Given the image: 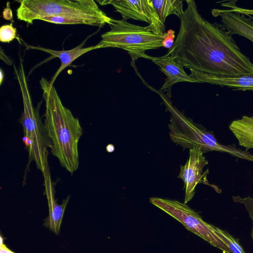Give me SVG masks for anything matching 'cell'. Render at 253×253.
Returning a JSON list of instances; mask_svg holds the SVG:
<instances>
[{
    "mask_svg": "<svg viewBox=\"0 0 253 253\" xmlns=\"http://www.w3.org/2000/svg\"><path fill=\"white\" fill-rule=\"evenodd\" d=\"M186 2L179 30L167 54L190 70L218 76H253V63L222 24L203 18L194 0Z\"/></svg>",
    "mask_w": 253,
    "mask_h": 253,
    "instance_id": "obj_1",
    "label": "cell"
},
{
    "mask_svg": "<svg viewBox=\"0 0 253 253\" xmlns=\"http://www.w3.org/2000/svg\"><path fill=\"white\" fill-rule=\"evenodd\" d=\"M40 84L45 106L43 124L51 141V152L72 174L79 166L78 143L83 129L78 118L62 104L53 84L44 78Z\"/></svg>",
    "mask_w": 253,
    "mask_h": 253,
    "instance_id": "obj_2",
    "label": "cell"
},
{
    "mask_svg": "<svg viewBox=\"0 0 253 253\" xmlns=\"http://www.w3.org/2000/svg\"><path fill=\"white\" fill-rule=\"evenodd\" d=\"M14 69L23 103L24 109L20 123L23 127L24 136L31 142V146L28 150L29 164L30 162L34 161L38 169L43 174L49 171L47 160L48 149H51L52 143L40 116L42 102L38 103L36 108L34 107L21 57L19 67L17 69L14 66Z\"/></svg>",
    "mask_w": 253,
    "mask_h": 253,
    "instance_id": "obj_3",
    "label": "cell"
},
{
    "mask_svg": "<svg viewBox=\"0 0 253 253\" xmlns=\"http://www.w3.org/2000/svg\"><path fill=\"white\" fill-rule=\"evenodd\" d=\"M111 30L101 35L102 40L97 44L100 48L115 47L128 52L132 62L139 58L151 59L147 50L163 47L166 36L158 35L142 27L128 23L126 20H115L109 25Z\"/></svg>",
    "mask_w": 253,
    "mask_h": 253,
    "instance_id": "obj_4",
    "label": "cell"
},
{
    "mask_svg": "<svg viewBox=\"0 0 253 253\" xmlns=\"http://www.w3.org/2000/svg\"><path fill=\"white\" fill-rule=\"evenodd\" d=\"M20 2L17 18L28 24L54 16L109 17L93 0H23Z\"/></svg>",
    "mask_w": 253,
    "mask_h": 253,
    "instance_id": "obj_5",
    "label": "cell"
},
{
    "mask_svg": "<svg viewBox=\"0 0 253 253\" xmlns=\"http://www.w3.org/2000/svg\"><path fill=\"white\" fill-rule=\"evenodd\" d=\"M145 84L160 95L167 110L170 114V124L168 126L170 130V139L174 143L181 146L184 149L188 148L189 150L199 147L203 153L213 150H223L211 132L186 117L172 105L170 98L163 91L156 90L146 83Z\"/></svg>",
    "mask_w": 253,
    "mask_h": 253,
    "instance_id": "obj_6",
    "label": "cell"
},
{
    "mask_svg": "<svg viewBox=\"0 0 253 253\" xmlns=\"http://www.w3.org/2000/svg\"><path fill=\"white\" fill-rule=\"evenodd\" d=\"M150 202L181 223L185 227L221 250L224 253H231L215 231V226L204 221L199 214L185 203L176 200L150 198Z\"/></svg>",
    "mask_w": 253,
    "mask_h": 253,
    "instance_id": "obj_7",
    "label": "cell"
},
{
    "mask_svg": "<svg viewBox=\"0 0 253 253\" xmlns=\"http://www.w3.org/2000/svg\"><path fill=\"white\" fill-rule=\"evenodd\" d=\"M101 5L110 4L120 13L122 18L132 19L149 23L147 29L158 35H164L165 25L160 20L151 0H97Z\"/></svg>",
    "mask_w": 253,
    "mask_h": 253,
    "instance_id": "obj_8",
    "label": "cell"
},
{
    "mask_svg": "<svg viewBox=\"0 0 253 253\" xmlns=\"http://www.w3.org/2000/svg\"><path fill=\"white\" fill-rule=\"evenodd\" d=\"M236 2H221V5L230 9H213L211 14L214 17H220L222 25L231 36H241L253 42V17L249 10L238 7Z\"/></svg>",
    "mask_w": 253,
    "mask_h": 253,
    "instance_id": "obj_9",
    "label": "cell"
},
{
    "mask_svg": "<svg viewBox=\"0 0 253 253\" xmlns=\"http://www.w3.org/2000/svg\"><path fill=\"white\" fill-rule=\"evenodd\" d=\"M208 163L200 147L189 150V157L184 166H180L178 176L184 182L183 189L185 192L184 203L186 204L193 198L198 184L209 185L207 179L208 169L203 173V169Z\"/></svg>",
    "mask_w": 253,
    "mask_h": 253,
    "instance_id": "obj_10",
    "label": "cell"
},
{
    "mask_svg": "<svg viewBox=\"0 0 253 253\" xmlns=\"http://www.w3.org/2000/svg\"><path fill=\"white\" fill-rule=\"evenodd\" d=\"M151 60L160 67L161 71L167 77L160 90L166 92L169 98L171 97V90L174 84L182 82L197 83L185 73L183 66L177 63L170 55L167 54L159 57L152 56Z\"/></svg>",
    "mask_w": 253,
    "mask_h": 253,
    "instance_id": "obj_11",
    "label": "cell"
},
{
    "mask_svg": "<svg viewBox=\"0 0 253 253\" xmlns=\"http://www.w3.org/2000/svg\"><path fill=\"white\" fill-rule=\"evenodd\" d=\"M43 176L44 186V194L46 196L49 207V215L45 219L44 225L49 228L56 234H58L70 196L64 199L61 205L58 204L54 197L55 183L52 181L49 171L43 174Z\"/></svg>",
    "mask_w": 253,
    "mask_h": 253,
    "instance_id": "obj_12",
    "label": "cell"
},
{
    "mask_svg": "<svg viewBox=\"0 0 253 253\" xmlns=\"http://www.w3.org/2000/svg\"><path fill=\"white\" fill-rule=\"evenodd\" d=\"M189 76L197 83H209L234 88V90L253 91V76H218L190 70Z\"/></svg>",
    "mask_w": 253,
    "mask_h": 253,
    "instance_id": "obj_13",
    "label": "cell"
},
{
    "mask_svg": "<svg viewBox=\"0 0 253 253\" xmlns=\"http://www.w3.org/2000/svg\"><path fill=\"white\" fill-rule=\"evenodd\" d=\"M84 42L82 43L77 47L68 50H55L53 49H47L41 46H33L26 44L27 49H38L43 51L51 55L53 57H58L61 61V66L55 73L51 80L50 82L52 84H53L58 75L67 67L70 66L72 63L78 57L84 54L91 50L100 48L97 44L87 47H83Z\"/></svg>",
    "mask_w": 253,
    "mask_h": 253,
    "instance_id": "obj_14",
    "label": "cell"
},
{
    "mask_svg": "<svg viewBox=\"0 0 253 253\" xmlns=\"http://www.w3.org/2000/svg\"><path fill=\"white\" fill-rule=\"evenodd\" d=\"M229 128L240 145L246 150L253 148V117L244 116L240 119L233 121Z\"/></svg>",
    "mask_w": 253,
    "mask_h": 253,
    "instance_id": "obj_15",
    "label": "cell"
},
{
    "mask_svg": "<svg viewBox=\"0 0 253 253\" xmlns=\"http://www.w3.org/2000/svg\"><path fill=\"white\" fill-rule=\"evenodd\" d=\"M152 1L160 20L164 24L168 16L174 14L180 19L184 13L183 0H155Z\"/></svg>",
    "mask_w": 253,
    "mask_h": 253,
    "instance_id": "obj_16",
    "label": "cell"
},
{
    "mask_svg": "<svg viewBox=\"0 0 253 253\" xmlns=\"http://www.w3.org/2000/svg\"><path fill=\"white\" fill-rule=\"evenodd\" d=\"M216 233L227 245L231 253H246L238 240L229 234L226 231L215 227Z\"/></svg>",
    "mask_w": 253,
    "mask_h": 253,
    "instance_id": "obj_17",
    "label": "cell"
},
{
    "mask_svg": "<svg viewBox=\"0 0 253 253\" xmlns=\"http://www.w3.org/2000/svg\"><path fill=\"white\" fill-rule=\"evenodd\" d=\"M16 29L12 23L4 25L0 28V41L3 42H9L16 38Z\"/></svg>",
    "mask_w": 253,
    "mask_h": 253,
    "instance_id": "obj_18",
    "label": "cell"
},
{
    "mask_svg": "<svg viewBox=\"0 0 253 253\" xmlns=\"http://www.w3.org/2000/svg\"><path fill=\"white\" fill-rule=\"evenodd\" d=\"M233 200L235 202H240L245 205L249 215L253 221V229L252 231V237L253 240V198L248 197L241 199L240 197H233Z\"/></svg>",
    "mask_w": 253,
    "mask_h": 253,
    "instance_id": "obj_19",
    "label": "cell"
},
{
    "mask_svg": "<svg viewBox=\"0 0 253 253\" xmlns=\"http://www.w3.org/2000/svg\"><path fill=\"white\" fill-rule=\"evenodd\" d=\"M174 31L172 30H169L166 32V36L163 42V46L170 49L173 45L174 42Z\"/></svg>",
    "mask_w": 253,
    "mask_h": 253,
    "instance_id": "obj_20",
    "label": "cell"
},
{
    "mask_svg": "<svg viewBox=\"0 0 253 253\" xmlns=\"http://www.w3.org/2000/svg\"><path fill=\"white\" fill-rule=\"evenodd\" d=\"M6 7L2 12L3 18L7 20H11L13 18L12 11L10 7V2H7Z\"/></svg>",
    "mask_w": 253,
    "mask_h": 253,
    "instance_id": "obj_21",
    "label": "cell"
},
{
    "mask_svg": "<svg viewBox=\"0 0 253 253\" xmlns=\"http://www.w3.org/2000/svg\"><path fill=\"white\" fill-rule=\"evenodd\" d=\"M1 242L0 245V253H15L9 250L6 246L3 244L2 241V237H0Z\"/></svg>",
    "mask_w": 253,
    "mask_h": 253,
    "instance_id": "obj_22",
    "label": "cell"
},
{
    "mask_svg": "<svg viewBox=\"0 0 253 253\" xmlns=\"http://www.w3.org/2000/svg\"><path fill=\"white\" fill-rule=\"evenodd\" d=\"M115 150L114 146L112 144H109L106 146V150L108 152H113Z\"/></svg>",
    "mask_w": 253,
    "mask_h": 253,
    "instance_id": "obj_23",
    "label": "cell"
},
{
    "mask_svg": "<svg viewBox=\"0 0 253 253\" xmlns=\"http://www.w3.org/2000/svg\"><path fill=\"white\" fill-rule=\"evenodd\" d=\"M0 84L1 85L2 84V81L3 80V79H4V72L3 71H2V70L1 69H0Z\"/></svg>",
    "mask_w": 253,
    "mask_h": 253,
    "instance_id": "obj_24",
    "label": "cell"
}]
</instances>
